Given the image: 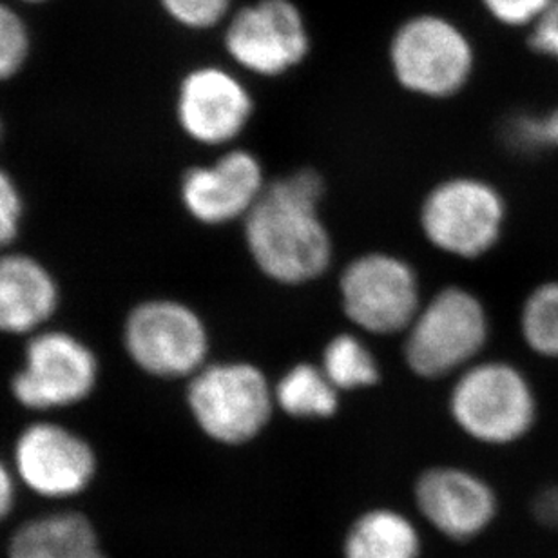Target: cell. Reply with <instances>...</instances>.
<instances>
[{
    "label": "cell",
    "mask_w": 558,
    "mask_h": 558,
    "mask_svg": "<svg viewBox=\"0 0 558 558\" xmlns=\"http://www.w3.org/2000/svg\"><path fill=\"white\" fill-rule=\"evenodd\" d=\"M26 218V202L15 177L0 166V253L15 247Z\"/></svg>",
    "instance_id": "cell-23"
},
{
    "label": "cell",
    "mask_w": 558,
    "mask_h": 558,
    "mask_svg": "<svg viewBox=\"0 0 558 558\" xmlns=\"http://www.w3.org/2000/svg\"><path fill=\"white\" fill-rule=\"evenodd\" d=\"M500 142L506 149L521 158H533L548 150L544 142L538 113H515L500 125Z\"/></svg>",
    "instance_id": "cell-24"
},
{
    "label": "cell",
    "mask_w": 558,
    "mask_h": 558,
    "mask_svg": "<svg viewBox=\"0 0 558 558\" xmlns=\"http://www.w3.org/2000/svg\"><path fill=\"white\" fill-rule=\"evenodd\" d=\"M122 347L136 371L160 381H187L213 360V332L187 301L155 295L131 306Z\"/></svg>",
    "instance_id": "cell-6"
},
{
    "label": "cell",
    "mask_w": 558,
    "mask_h": 558,
    "mask_svg": "<svg viewBox=\"0 0 558 558\" xmlns=\"http://www.w3.org/2000/svg\"><path fill=\"white\" fill-rule=\"evenodd\" d=\"M338 298L350 328L366 338H401L426 300L415 265L387 248L350 258L339 270Z\"/></svg>",
    "instance_id": "cell-7"
},
{
    "label": "cell",
    "mask_w": 558,
    "mask_h": 558,
    "mask_svg": "<svg viewBox=\"0 0 558 558\" xmlns=\"http://www.w3.org/2000/svg\"><path fill=\"white\" fill-rule=\"evenodd\" d=\"M495 22L508 27H532L554 0H478Z\"/></svg>",
    "instance_id": "cell-25"
},
{
    "label": "cell",
    "mask_w": 558,
    "mask_h": 558,
    "mask_svg": "<svg viewBox=\"0 0 558 558\" xmlns=\"http://www.w3.org/2000/svg\"><path fill=\"white\" fill-rule=\"evenodd\" d=\"M475 62L466 32L437 13L410 16L388 46V64L399 87L426 100H448L464 92Z\"/></svg>",
    "instance_id": "cell-8"
},
{
    "label": "cell",
    "mask_w": 558,
    "mask_h": 558,
    "mask_svg": "<svg viewBox=\"0 0 558 558\" xmlns=\"http://www.w3.org/2000/svg\"><path fill=\"white\" fill-rule=\"evenodd\" d=\"M492 316L483 298L464 284H445L426 295L401 336L407 371L421 381H451L483 360Z\"/></svg>",
    "instance_id": "cell-2"
},
{
    "label": "cell",
    "mask_w": 558,
    "mask_h": 558,
    "mask_svg": "<svg viewBox=\"0 0 558 558\" xmlns=\"http://www.w3.org/2000/svg\"><path fill=\"white\" fill-rule=\"evenodd\" d=\"M541 125L548 150L558 149V106L548 113L541 114Z\"/></svg>",
    "instance_id": "cell-28"
},
{
    "label": "cell",
    "mask_w": 558,
    "mask_h": 558,
    "mask_svg": "<svg viewBox=\"0 0 558 558\" xmlns=\"http://www.w3.org/2000/svg\"><path fill=\"white\" fill-rule=\"evenodd\" d=\"M327 180L314 167L270 178L264 196L243 220L245 253L270 283L301 289L333 267L336 243L323 216Z\"/></svg>",
    "instance_id": "cell-1"
},
{
    "label": "cell",
    "mask_w": 558,
    "mask_h": 558,
    "mask_svg": "<svg viewBox=\"0 0 558 558\" xmlns=\"http://www.w3.org/2000/svg\"><path fill=\"white\" fill-rule=\"evenodd\" d=\"M13 472L44 499H70L89 488L97 475V453L86 437L57 421H35L13 446Z\"/></svg>",
    "instance_id": "cell-13"
},
{
    "label": "cell",
    "mask_w": 558,
    "mask_h": 558,
    "mask_svg": "<svg viewBox=\"0 0 558 558\" xmlns=\"http://www.w3.org/2000/svg\"><path fill=\"white\" fill-rule=\"evenodd\" d=\"M223 48L248 75L279 78L305 62L311 32L292 0H254L227 19Z\"/></svg>",
    "instance_id": "cell-10"
},
{
    "label": "cell",
    "mask_w": 558,
    "mask_h": 558,
    "mask_svg": "<svg viewBox=\"0 0 558 558\" xmlns=\"http://www.w3.org/2000/svg\"><path fill=\"white\" fill-rule=\"evenodd\" d=\"M446 412L468 439L484 446H511L537 426V390L521 366L483 357L451 379Z\"/></svg>",
    "instance_id": "cell-4"
},
{
    "label": "cell",
    "mask_w": 558,
    "mask_h": 558,
    "mask_svg": "<svg viewBox=\"0 0 558 558\" xmlns=\"http://www.w3.org/2000/svg\"><path fill=\"white\" fill-rule=\"evenodd\" d=\"M2 135H4V130H2V120H0V142H2Z\"/></svg>",
    "instance_id": "cell-30"
},
{
    "label": "cell",
    "mask_w": 558,
    "mask_h": 558,
    "mask_svg": "<svg viewBox=\"0 0 558 558\" xmlns=\"http://www.w3.org/2000/svg\"><path fill=\"white\" fill-rule=\"evenodd\" d=\"M62 303L48 265L21 251L0 253V336L29 338L48 328Z\"/></svg>",
    "instance_id": "cell-15"
},
{
    "label": "cell",
    "mask_w": 558,
    "mask_h": 558,
    "mask_svg": "<svg viewBox=\"0 0 558 558\" xmlns=\"http://www.w3.org/2000/svg\"><path fill=\"white\" fill-rule=\"evenodd\" d=\"M10 558H108L92 522L81 513L29 521L13 535Z\"/></svg>",
    "instance_id": "cell-16"
},
{
    "label": "cell",
    "mask_w": 558,
    "mask_h": 558,
    "mask_svg": "<svg viewBox=\"0 0 558 558\" xmlns=\"http://www.w3.org/2000/svg\"><path fill=\"white\" fill-rule=\"evenodd\" d=\"M19 2H24V4H44L48 0H19Z\"/></svg>",
    "instance_id": "cell-29"
},
{
    "label": "cell",
    "mask_w": 558,
    "mask_h": 558,
    "mask_svg": "<svg viewBox=\"0 0 558 558\" xmlns=\"http://www.w3.org/2000/svg\"><path fill=\"white\" fill-rule=\"evenodd\" d=\"M32 53V35L21 13L0 2V84L21 75Z\"/></svg>",
    "instance_id": "cell-21"
},
{
    "label": "cell",
    "mask_w": 558,
    "mask_h": 558,
    "mask_svg": "<svg viewBox=\"0 0 558 558\" xmlns=\"http://www.w3.org/2000/svg\"><path fill=\"white\" fill-rule=\"evenodd\" d=\"M16 475L13 468L8 466L0 459V521L10 515L13 502H15Z\"/></svg>",
    "instance_id": "cell-27"
},
{
    "label": "cell",
    "mask_w": 558,
    "mask_h": 558,
    "mask_svg": "<svg viewBox=\"0 0 558 558\" xmlns=\"http://www.w3.org/2000/svg\"><path fill=\"white\" fill-rule=\"evenodd\" d=\"M185 407L216 445H251L278 414L275 379L251 360H210L185 381Z\"/></svg>",
    "instance_id": "cell-5"
},
{
    "label": "cell",
    "mask_w": 558,
    "mask_h": 558,
    "mask_svg": "<svg viewBox=\"0 0 558 558\" xmlns=\"http://www.w3.org/2000/svg\"><path fill=\"white\" fill-rule=\"evenodd\" d=\"M174 24L189 32H207L226 24L236 0H158Z\"/></svg>",
    "instance_id": "cell-22"
},
{
    "label": "cell",
    "mask_w": 558,
    "mask_h": 558,
    "mask_svg": "<svg viewBox=\"0 0 558 558\" xmlns=\"http://www.w3.org/2000/svg\"><path fill=\"white\" fill-rule=\"evenodd\" d=\"M344 558H418L421 535L409 517L388 508L366 511L350 526Z\"/></svg>",
    "instance_id": "cell-18"
},
{
    "label": "cell",
    "mask_w": 558,
    "mask_h": 558,
    "mask_svg": "<svg viewBox=\"0 0 558 558\" xmlns=\"http://www.w3.org/2000/svg\"><path fill=\"white\" fill-rule=\"evenodd\" d=\"M269 182L262 158L247 147L232 145L210 161L187 167L178 183V199L198 226H242Z\"/></svg>",
    "instance_id": "cell-11"
},
{
    "label": "cell",
    "mask_w": 558,
    "mask_h": 558,
    "mask_svg": "<svg viewBox=\"0 0 558 558\" xmlns=\"http://www.w3.org/2000/svg\"><path fill=\"white\" fill-rule=\"evenodd\" d=\"M519 333L532 354L558 361V278L535 284L522 300Z\"/></svg>",
    "instance_id": "cell-20"
},
{
    "label": "cell",
    "mask_w": 558,
    "mask_h": 558,
    "mask_svg": "<svg viewBox=\"0 0 558 558\" xmlns=\"http://www.w3.org/2000/svg\"><path fill=\"white\" fill-rule=\"evenodd\" d=\"M415 505L429 526L451 541H472L488 530L499 500L488 481L461 466H432L415 481Z\"/></svg>",
    "instance_id": "cell-14"
},
{
    "label": "cell",
    "mask_w": 558,
    "mask_h": 558,
    "mask_svg": "<svg viewBox=\"0 0 558 558\" xmlns=\"http://www.w3.org/2000/svg\"><path fill=\"white\" fill-rule=\"evenodd\" d=\"M368 339L349 328L333 333L323 344L317 363L343 396L366 392L383 381L381 363Z\"/></svg>",
    "instance_id": "cell-19"
},
{
    "label": "cell",
    "mask_w": 558,
    "mask_h": 558,
    "mask_svg": "<svg viewBox=\"0 0 558 558\" xmlns=\"http://www.w3.org/2000/svg\"><path fill=\"white\" fill-rule=\"evenodd\" d=\"M279 414L294 421H328L339 414L343 393L325 376L317 361H295L275 379Z\"/></svg>",
    "instance_id": "cell-17"
},
{
    "label": "cell",
    "mask_w": 558,
    "mask_h": 558,
    "mask_svg": "<svg viewBox=\"0 0 558 558\" xmlns=\"http://www.w3.org/2000/svg\"><path fill=\"white\" fill-rule=\"evenodd\" d=\"M506 196L488 178L457 172L440 178L423 194L417 227L435 253L459 262H478L499 247L508 227Z\"/></svg>",
    "instance_id": "cell-3"
},
{
    "label": "cell",
    "mask_w": 558,
    "mask_h": 558,
    "mask_svg": "<svg viewBox=\"0 0 558 558\" xmlns=\"http://www.w3.org/2000/svg\"><path fill=\"white\" fill-rule=\"evenodd\" d=\"M256 102L242 76L223 65L205 64L183 75L174 117L185 138L207 149H227L253 122Z\"/></svg>",
    "instance_id": "cell-12"
},
{
    "label": "cell",
    "mask_w": 558,
    "mask_h": 558,
    "mask_svg": "<svg viewBox=\"0 0 558 558\" xmlns=\"http://www.w3.org/2000/svg\"><path fill=\"white\" fill-rule=\"evenodd\" d=\"M102 366L92 344L64 328L48 327L26 338L10 393L37 414L75 409L97 392Z\"/></svg>",
    "instance_id": "cell-9"
},
{
    "label": "cell",
    "mask_w": 558,
    "mask_h": 558,
    "mask_svg": "<svg viewBox=\"0 0 558 558\" xmlns=\"http://www.w3.org/2000/svg\"><path fill=\"white\" fill-rule=\"evenodd\" d=\"M527 46L544 59L558 62V0H554L546 13L530 27Z\"/></svg>",
    "instance_id": "cell-26"
}]
</instances>
